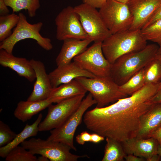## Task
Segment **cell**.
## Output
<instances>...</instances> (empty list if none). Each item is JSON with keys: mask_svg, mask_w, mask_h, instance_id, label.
<instances>
[{"mask_svg": "<svg viewBox=\"0 0 161 161\" xmlns=\"http://www.w3.org/2000/svg\"><path fill=\"white\" fill-rule=\"evenodd\" d=\"M159 85L146 84L130 97L87 111L83 117L85 125L91 131L121 143L136 137L141 117L153 105L149 100Z\"/></svg>", "mask_w": 161, "mask_h": 161, "instance_id": "cell-1", "label": "cell"}, {"mask_svg": "<svg viewBox=\"0 0 161 161\" xmlns=\"http://www.w3.org/2000/svg\"><path fill=\"white\" fill-rule=\"evenodd\" d=\"M158 49L157 44H150L140 51L121 56L111 64L109 76L121 85L155 58Z\"/></svg>", "mask_w": 161, "mask_h": 161, "instance_id": "cell-2", "label": "cell"}, {"mask_svg": "<svg viewBox=\"0 0 161 161\" xmlns=\"http://www.w3.org/2000/svg\"><path fill=\"white\" fill-rule=\"evenodd\" d=\"M147 41L141 30H128L112 34L102 43L103 54L111 64L121 56L144 48Z\"/></svg>", "mask_w": 161, "mask_h": 161, "instance_id": "cell-3", "label": "cell"}, {"mask_svg": "<svg viewBox=\"0 0 161 161\" xmlns=\"http://www.w3.org/2000/svg\"><path fill=\"white\" fill-rule=\"evenodd\" d=\"M75 79L91 94L96 102L97 107H105L110 103L128 96L120 91L119 86L109 76L81 77Z\"/></svg>", "mask_w": 161, "mask_h": 161, "instance_id": "cell-4", "label": "cell"}, {"mask_svg": "<svg viewBox=\"0 0 161 161\" xmlns=\"http://www.w3.org/2000/svg\"><path fill=\"white\" fill-rule=\"evenodd\" d=\"M19 20L12 33L8 38L0 42V49H2L10 53L15 45L19 41L27 38L35 40L37 44L44 49L49 51L53 48L51 39L43 37L40 32L43 25L42 22L34 24L29 23L26 16L22 13L18 14Z\"/></svg>", "mask_w": 161, "mask_h": 161, "instance_id": "cell-5", "label": "cell"}, {"mask_svg": "<svg viewBox=\"0 0 161 161\" xmlns=\"http://www.w3.org/2000/svg\"><path fill=\"white\" fill-rule=\"evenodd\" d=\"M21 144L34 154L44 156L51 161H77L80 158H89L86 154L79 155L71 153V148L65 144L47 139L32 138Z\"/></svg>", "mask_w": 161, "mask_h": 161, "instance_id": "cell-6", "label": "cell"}, {"mask_svg": "<svg viewBox=\"0 0 161 161\" xmlns=\"http://www.w3.org/2000/svg\"><path fill=\"white\" fill-rule=\"evenodd\" d=\"M96 101L89 93L83 99L78 109L59 127L50 131L47 140L65 144L75 151H77L73 142L76 129L82 121L83 117L90 107L96 104Z\"/></svg>", "mask_w": 161, "mask_h": 161, "instance_id": "cell-7", "label": "cell"}, {"mask_svg": "<svg viewBox=\"0 0 161 161\" xmlns=\"http://www.w3.org/2000/svg\"><path fill=\"white\" fill-rule=\"evenodd\" d=\"M99 12L111 34L130 29L133 17L126 3L116 0H108Z\"/></svg>", "mask_w": 161, "mask_h": 161, "instance_id": "cell-8", "label": "cell"}, {"mask_svg": "<svg viewBox=\"0 0 161 161\" xmlns=\"http://www.w3.org/2000/svg\"><path fill=\"white\" fill-rule=\"evenodd\" d=\"M74 9L84 30L93 41L102 42L112 35L96 8L83 3Z\"/></svg>", "mask_w": 161, "mask_h": 161, "instance_id": "cell-9", "label": "cell"}, {"mask_svg": "<svg viewBox=\"0 0 161 161\" xmlns=\"http://www.w3.org/2000/svg\"><path fill=\"white\" fill-rule=\"evenodd\" d=\"M85 95L75 96L50 105L46 116L39 125V131H48L60 126L78 109Z\"/></svg>", "mask_w": 161, "mask_h": 161, "instance_id": "cell-10", "label": "cell"}, {"mask_svg": "<svg viewBox=\"0 0 161 161\" xmlns=\"http://www.w3.org/2000/svg\"><path fill=\"white\" fill-rule=\"evenodd\" d=\"M102 42H95L73 59L83 69L97 77L109 76L111 64L105 57Z\"/></svg>", "mask_w": 161, "mask_h": 161, "instance_id": "cell-11", "label": "cell"}, {"mask_svg": "<svg viewBox=\"0 0 161 161\" xmlns=\"http://www.w3.org/2000/svg\"><path fill=\"white\" fill-rule=\"evenodd\" d=\"M56 38L63 41L68 39H90L84 30L74 7L68 6L63 9L55 19Z\"/></svg>", "mask_w": 161, "mask_h": 161, "instance_id": "cell-12", "label": "cell"}, {"mask_svg": "<svg viewBox=\"0 0 161 161\" xmlns=\"http://www.w3.org/2000/svg\"><path fill=\"white\" fill-rule=\"evenodd\" d=\"M160 0H129L126 3L133 17L129 29L141 30L151 17Z\"/></svg>", "mask_w": 161, "mask_h": 161, "instance_id": "cell-13", "label": "cell"}, {"mask_svg": "<svg viewBox=\"0 0 161 161\" xmlns=\"http://www.w3.org/2000/svg\"><path fill=\"white\" fill-rule=\"evenodd\" d=\"M35 74L36 80L33 90L27 100L36 101L47 99L53 89L44 63L33 59L30 60Z\"/></svg>", "mask_w": 161, "mask_h": 161, "instance_id": "cell-14", "label": "cell"}, {"mask_svg": "<svg viewBox=\"0 0 161 161\" xmlns=\"http://www.w3.org/2000/svg\"><path fill=\"white\" fill-rule=\"evenodd\" d=\"M49 76L52 88L81 77H96L83 69L74 61L59 66L50 72Z\"/></svg>", "mask_w": 161, "mask_h": 161, "instance_id": "cell-15", "label": "cell"}, {"mask_svg": "<svg viewBox=\"0 0 161 161\" xmlns=\"http://www.w3.org/2000/svg\"><path fill=\"white\" fill-rule=\"evenodd\" d=\"M126 154H132L149 161L154 155L157 154L158 143L153 137L139 138L136 137L121 143Z\"/></svg>", "mask_w": 161, "mask_h": 161, "instance_id": "cell-16", "label": "cell"}, {"mask_svg": "<svg viewBox=\"0 0 161 161\" xmlns=\"http://www.w3.org/2000/svg\"><path fill=\"white\" fill-rule=\"evenodd\" d=\"M0 64L12 69L30 82H33L36 79L35 72L30 60L14 56L2 49H0Z\"/></svg>", "mask_w": 161, "mask_h": 161, "instance_id": "cell-17", "label": "cell"}, {"mask_svg": "<svg viewBox=\"0 0 161 161\" xmlns=\"http://www.w3.org/2000/svg\"><path fill=\"white\" fill-rule=\"evenodd\" d=\"M63 41L61 50L55 59L57 66L71 62L72 59L84 51L93 41L90 39H68Z\"/></svg>", "mask_w": 161, "mask_h": 161, "instance_id": "cell-18", "label": "cell"}, {"mask_svg": "<svg viewBox=\"0 0 161 161\" xmlns=\"http://www.w3.org/2000/svg\"><path fill=\"white\" fill-rule=\"evenodd\" d=\"M161 126V103L153 104L140 119L136 137H150L153 132Z\"/></svg>", "mask_w": 161, "mask_h": 161, "instance_id": "cell-19", "label": "cell"}, {"mask_svg": "<svg viewBox=\"0 0 161 161\" xmlns=\"http://www.w3.org/2000/svg\"><path fill=\"white\" fill-rule=\"evenodd\" d=\"M52 103L48 98L40 101H21L18 103L14 115L16 118L24 122L31 119L34 115L48 107Z\"/></svg>", "mask_w": 161, "mask_h": 161, "instance_id": "cell-20", "label": "cell"}, {"mask_svg": "<svg viewBox=\"0 0 161 161\" xmlns=\"http://www.w3.org/2000/svg\"><path fill=\"white\" fill-rule=\"evenodd\" d=\"M87 92L77 81L74 79L53 88L48 98L52 103H57L71 97L85 95Z\"/></svg>", "mask_w": 161, "mask_h": 161, "instance_id": "cell-21", "label": "cell"}, {"mask_svg": "<svg viewBox=\"0 0 161 161\" xmlns=\"http://www.w3.org/2000/svg\"><path fill=\"white\" fill-rule=\"evenodd\" d=\"M43 115L40 113L36 120L31 125L27 123L22 131L17 134L15 138L9 143L0 148V156L6 157L9 152L14 148L21 144L27 138L36 136L39 131L38 126L41 122Z\"/></svg>", "mask_w": 161, "mask_h": 161, "instance_id": "cell-22", "label": "cell"}, {"mask_svg": "<svg viewBox=\"0 0 161 161\" xmlns=\"http://www.w3.org/2000/svg\"><path fill=\"white\" fill-rule=\"evenodd\" d=\"M106 143L102 161H123L126 154L121 143L106 137Z\"/></svg>", "mask_w": 161, "mask_h": 161, "instance_id": "cell-23", "label": "cell"}, {"mask_svg": "<svg viewBox=\"0 0 161 161\" xmlns=\"http://www.w3.org/2000/svg\"><path fill=\"white\" fill-rule=\"evenodd\" d=\"M7 6L11 7L13 13L18 12L22 10L27 11L30 17H34L36 12L40 7L39 0H4Z\"/></svg>", "mask_w": 161, "mask_h": 161, "instance_id": "cell-24", "label": "cell"}, {"mask_svg": "<svg viewBox=\"0 0 161 161\" xmlns=\"http://www.w3.org/2000/svg\"><path fill=\"white\" fill-rule=\"evenodd\" d=\"M143 68L135 74L125 83L119 86V89L122 93L128 96L131 95L145 85Z\"/></svg>", "mask_w": 161, "mask_h": 161, "instance_id": "cell-25", "label": "cell"}, {"mask_svg": "<svg viewBox=\"0 0 161 161\" xmlns=\"http://www.w3.org/2000/svg\"><path fill=\"white\" fill-rule=\"evenodd\" d=\"M143 69L145 84H157L161 81V62L156 57Z\"/></svg>", "mask_w": 161, "mask_h": 161, "instance_id": "cell-26", "label": "cell"}, {"mask_svg": "<svg viewBox=\"0 0 161 161\" xmlns=\"http://www.w3.org/2000/svg\"><path fill=\"white\" fill-rule=\"evenodd\" d=\"M19 16L15 13L4 16H0V42L9 37L12 33V29L18 22Z\"/></svg>", "mask_w": 161, "mask_h": 161, "instance_id": "cell-27", "label": "cell"}, {"mask_svg": "<svg viewBox=\"0 0 161 161\" xmlns=\"http://www.w3.org/2000/svg\"><path fill=\"white\" fill-rule=\"evenodd\" d=\"M147 41H151L159 46L158 53H161V19L141 30Z\"/></svg>", "mask_w": 161, "mask_h": 161, "instance_id": "cell-28", "label": "cell"}, {"mask_svg": "<svg viewBox=\"0 0 161 161\" xmlns=\"http://www.w3.org/2000/svg\"><path fill=\"white\" fill-rule=\"evenodd\" d=\"M24 147L18 146L13 149L5 157L6 161H37L34 154Z\"/></svg>", "mask_w": 161, "mask_h": 161, "instance_id": "cell-29", "label": "cell"}, {"mask_svg": "<svg viewBox=\"0 0 161 161\" xmlns=\"http://www.w3.org/2000/svg\"><path fill=\"white\" fill-rule=\"evenodd\" d=\"M17 134L11 130L9 126L0 121V147L4 146L11 142Z\"/></svg>", "mask_w": 161, "mask_h": 161, "instance_id": "cell-30", "label": "cell"}, {"mask_svg": "<svg viewBox=\"0 0 161 161\" xmlns=\"http://www.w3.org/2000/svg\"><path fill=\"white\" fill-rule=\"evenodd\" d=\"M161 19V0H160L158 6L153 15L143 28L150 25L155 21Z\"/></svg>", "mask_w": 161, "mask_h": 161, "instance_id": "cell-31", "label": "cell"}, {"mask_svg": "<svg viewBox=\"0 0 161 161\" xmlns=\"http://www.w3.org/2000/svg\"><path fill=\"white\" fill-rule=\"evenodd\" d=\"M91 134L86 131H83L76 137V140L79 144L83 145L86 142H90Z\"/></svg>", "mask_w": 161, "mask_h": 161, "instance_id": "cell-32", "label": "cell"}, {"mask_svg": "<svg viewBox=\"0 0 161 161\" xmlns=\"http://www.w3.org/2000/svg\"><path fill=\"white\" fill-rule=\"evenodd\" d=\"M108 0H83V2L96 8H100Z\"/></svg>", "mask_w": 161, "mask_h": 161, "instance_id": "cell-33", "label": "cell"}, {"mask_svg": "<svg viewBox=\"0 0 161 161\" xmlns=\"http://www.w3.org/2000/svg\"><path fill=\"white\" fill-rule=\"evenodd\" d=\"M149 100L153 104L161 103V81L156 92Z\"/></svg>", "mask_w": 161, "mask_h": 161, "instance_id": "cell-34", "label": "cell"}, {"mask_svg": "<svg viewBox=\"0 0 161 161\" xmlns=\"http://www.w3.org/2000/svg\"><path fill=\"white\" fill-rule=\"evenodd\" d=\"M4 0H0V16H4L9 14L8 9Z\"/></svg>", "mask_w": 161, "mask_h": 161, "instance_id": "cell-35", "label": "cell"}, {"mask_svg": "<svg viewBox=\"0 0 161 161\" xmlns=\"http://www.w3.org/2000/svg\"><path fill=\"white\" fill-rule=\"evenodd\" d=\"M105 137L96 133L91 134V142L95 143H98L104 140Z\"/></svg>", "mask_w": 161, "mask_h": 161, "instance_id": "cell-36", "label": "cell"}, {"mask_svg": "<svg viewBox=\"0 0 161 161\" xmlns=\"http://www.w3.org/2000/svg\"><path fill=\"white\" fill-rule=\"evenodd\" d=\"M124 159L126 161H146L145 159L140 157L132 154H128L124 157Z\"/></svg>", "mask_w": 161, "mask_h": 161, "instance_id": "cell-37", "label": "cell"}, {"mask_svg": "<svg viewBox=\"0 0 161 161\" xmlns=\"http://www.w3.org/2000/svg\"><path fill=\"white\" fill-rule=\"evenodd\" d=\"M151 137L155 139L159 144H161V126L153 132Z\"/></svg>", "mask_w": 161, "mask_h": 161, "instance_id": "cell-38", "label": "cell"}, {"mask_svg": "<svg viewBox=\"0 0 161 161\" xmlns=\"http://www.w3.org/2000/svg\"><path fill=\"white\" fill-rule=\"evenodd\" d=\"M49 160L47 157L42 155L37 158V161H49Z\"/></svg>", "mask_w": 161, "mask_h": 161, "instance_id": "cell-39", "label": "cell"}, {"mask_svg": "<svg viewBox=\"0 0 161 161\" xmlns=\"http://www.w3.org/2000/svg\"><path fill=\"white\" fill-rule=\"evenodd\" d=\"M157 154L161 157V144H159L157 147Z\"/></svg>", "mask_w": 161, "mask_h": 161, "instance_id": "cell-40", "label": "cell"}, {"mask_svg": "<svg viewBox=\"0 0 161 161\" xmlns=\"http://www.w3.org/2000/svg\"><path fill=\"white\" fill-rule=\"evenodd\" d=\"M156 57L161 62V53H157Z\"/></svg>", "mask_w": 161, "mask_h": 161, "instance_id": "cell-41", "label": "cell"}, {"mask_svg": "<svg viewBox=\"0 0 161 161\" xmlns=\"http://www.w3.org/2000/svg\"><path fill=\"white\" fill-rule=\"evenodd\" d=\"M118 1L124 3H126L127 2L129 1V0H116Z\"/></svg>", "mask_w": 161, "mask_h": 161, "instance_id": "cell-42", "label": "cell"}]
</instances>
